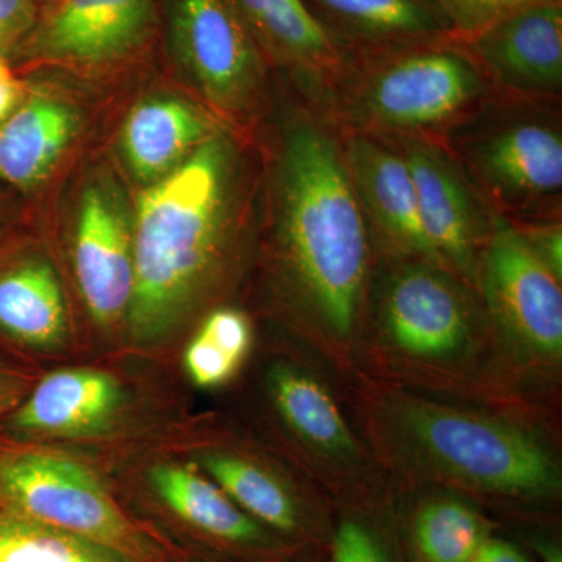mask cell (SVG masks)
<instances>
[{"instance_id": "d6986e66", "label": "cell", "mask_w": 562, "mask_h": 562, "mask_svg": "<svg viewBox=\"0 0 562 562\" xmlns=\"http://www.w3.org/2000/svg\"><path fill=\"white\" fill-rule=\"evenodd\" d=\"M325 31L364 43H432L450 35L427 0H303Z\"/></svg>"}, {"instance_id": "d6a6232c", "label": "cell", "mask_w": 562, "mask_h": 562, "mask_svg": "<svg viewBox=\"0 0 562 562\" xmlns=\"http://www.w3.org/2000/svg\"><path fill=\"white\" fill-rule=\"evenodd\" d=\"M14 392H16V383L5 373L0 372V408L9 405L13 401Z\"/></svg>"}, {"instance_id": "83f0119b", "label": "cell", "mask_w": 562, "mask_h": 562, "mask_svg": "<svg viewBox=\"0 0 562 562\" xmlns=\"http://www.w3.org/2000/svg\"><path fill=\"white\" fill-rule=\"evenodd\" d=\"M331 562H390L371 530L360 522L339 525L333 546Z\"/></svg>"}, {"instance_id": "44dd1931", "label": "cell", "mask_w": 562, "mask_h": 562, "mask_svg": "<svg viewBox=\"0 0 562 562\" xmlns=\"http://www.w3.org/2000/svg\"><path fill=\"white\" fill-rule=\"evenodd\" d=\"M257 43L302 68L335 66L339 49L303 0H231Z\"/></svg>"}, {"instance_id": "8992f818", "label": "cell", "mask_w": 562, "mask_h": 562, "mask_svg": "<svg viewBox=\"0 0 562 562\" xmlns=\"http://www.w3.org/2000/svg\"><path fill=\"white\" fill-rule=\"evenodd\" d=\"M483 280L492 313L508 335L538 357L560 358L561 279L528 236L498 225L484 255Z\"/></svg>"}, {"instance_id": "f546056e", "label": "cell", "mask_w": 562, "mask_h": 562, "mask_svg": "<svg viewBox=\"0 0 562 562\" xmlns=\"http://www.w3.org/2000/svg\"><path fill=\"white\" fill-rule=\"evenodd\" d=\"M24 95L21 80L5 58L0 57V122L20 106Z\"/></svg>"}, {"instance_id": "52a82bcc", "label": "cell", "mask_w": 562, "mask_h": 562, "mask_svg": "<svg viewBox=\"0 0 562 562\" xmlns=\"http://www.w3.org/2000/svg\"><path fill=\"white\" fill-rule=\"evenodd\" d=\"M173 38L209 101L228 111L249 105L261 81L260 52L231 0H177Z\"/></svg>"}, {"instance_id": "6da1fadb", "label": "cell", "mask_w": 562, "mask_h": 562, "mask_svg": "<svg viewBox=\"0 0 562 562\" xmlns=\"http://www.w3.org/2000/svg\"><path fill=\"white\" fill-rule=\"evenodd\" d=\"M277 217L292 280L338 338H349L369 268L364 210L338 143L308 121L284 133Z\"/></svg>"}, {"instance_id": "8fae6325", "label": "cell", "mask_w": 562, "mask_h": 562, "mask_svg": "<svg viewBox=\"0 0 562 562\" xmlns=\"http://www.w3.org/2000/svg\"><path fill=\"white\" fill-rule=\"evenodd\" d=\"M384 322L394 342L414 357H450L468 341L464 299L452 281L424 266L403 269L391 281Z\"/></svg>"}, {"instance_id": "277c9868", "label": "cell", "mask_w": 562, "mask_h": 562, "mask_svg": "<svg viewBox=\"0 0 562 562\" xmlns=\"http://www.w3.org/2000/svg\"><path fill=\"white\" fill-rule=\"evenodd\" d=\"M401 425L439 469L482 490L543 495L558 487L549 452L508 425L422 402L403 406Z\"/></svg>"}, {"instance_id": "836d02e7", "label": "cell", "mask_w": 562, "mask_h": 562, "mask_svg": "<svg viewBox=\"0 0 562 562\" xmlns=\"http://www.w3.org/2000/svg\"><path fill=\"white\" fill-rule=\"evenodd\" d=\"M539 553H541L543 562H562L561 552L554 547L541 546L539 547Z\"/></svg>"}, {"instance_id": "5b68a950", "label": "cell", "mask_w": 562, "mask_h": 562, "mask_svg": "<svg viewBox=\"0 0 562 562\" xmlns=\"http://www.w3.org/2000/svg\"><path fill=\"white\" fill-rule=\"evenodd\" d=\"M442 41L413 44L376 69L362 94L371 120L403 131L431 127L479 94L482 80L471 58Z\"/></svg>"}, {"instance_id": "9c48e42d", "label": "cell", "mask_w": 562, "mask_h": 562, "mask_svg": "<svg viewBox=\"0 0 562 562\" xmlns=\"http://www.w3.org/2000/svg\"><path fill=\"white\" fill-rule=\"evenodd\" d=\"M154 0H55L36 25L33 49L50 60L99 66L138 49Z\"/></svg>"}, {"instance_id": "4fadbf2b", "label": "cell", "mask_w": 562, "mask_h": 562, "mask_svg": "<svg viewBox=\"0 0 562 562\" xmlns=\"http://www.w3.org/2000/svg\"><path fill=\"white\" fill-rule=\"evenodd\" d=\"M403 158L412 171L422 227L436 258L471 273L475 210L460 173L441 150L420 140L405 143Z\"/></svg>"}, {"instance_id": "7a4b0ae2", "label": "cell", "mask_w": 562, "mask_h": 562, "mask_svg": "<svg viewBox=\"0 0 562 562\" xmlns=\"http://www.w3.org/2000/svg\"><path fill=\"white\" fill-rule=\"evenodd\" d=\"M231 180V146L213 135L140 192L127 312L136 342H154L171 331L209 280L227 235Z\"/></svg>"}, {"instance_id": "7402d4cb", "label": "cell", "mask_w": 562, "mask_h": 562, "mask_svg": "<svg viewBox=\"0 0 562 562\" xmlns=\"http://www.w3.org/2000/svg\"><path fill=\"white\" fill-rule=\"evenodd\" d=\"M269 391L281 417L306 442L331 457L357 452L330 392L312 375L291 366H277L269 375Z\"/></svg>"}, {"instance_id": "9a60e30c", "label": "cell", "mask_w": 562, "mask_h": 562, "mask_svg": "<svg viewBox=\"0 0 562 562\" xmlns=\"http://www.w3.org/2000/svg\"><path fill=\"white\" fill-rule=\"evenodd\" d=\"M149 482L173 522L198 538L247 552L269 546L265 527L191 465H157L150 472Z\"/></svg>"}, {"instance_id": "3957f363", "label": "cell", "mask_w": 562, "mask_h": 562, "mask_svg": "<svg viewBox=\"0 0 562 562\" xmlns=\"http://www.w3.org/2000/svg\"><path fill=\"white\" fill-rule=\"evenodd\" d=\"M0 506L27 519L99 543L138 562H168L83 465L50 453L0 460Z\"/></svg>"}, {"instance_id": "603a6c76", "label": "cell", "mask_w": 562, "mask_h": 562, "mask_svg": "<svg viewBox=\"0 0 562 562\" xmlns=\"http://www.w3.org/2000/svg\"><path fill=\"white\" fill-rule=\"evenodd\" d=\"M202 462L214 483L261 527L280 532L297 530L301 514L294 498L260 465L221 453L206 454Z\"/></svg>"}, {"instance_id": "e0dca14e", "label": "cell", "mask_w": 562, "mask_h": 562, "mask_svg": "<svg viewBox=\"0 0 562 562\" xmlns=\"http://www.w3.org/2000/svg\"><path fill=\"white\" fill-rule=\"evenodd\" d=\"M475 161L508 198H547L562 187V139L546 125L525 122L503 128L480 144Z\"/></svg>"}, {"instance_id": "484cf974", "label": "cell", "mask_w": 562, "mask_h": 562, "mask_svg": "<svg viewBox=\"0 0 562 562\" xmlns=\"http://www.w3.org/2000/svg\"><path fill=\"white\" fill-rule=\"evenodd\" d=\"M414 539L425 562H469L486 541V531L469 506L439 501L422 509Z\"/></svg>"}, {"instance_id": "1f68e13d", "label": "cell", "mask_w": 562, "mask_h": 562, "mask_svg": "<svg viewBox=\"0 0 562 562\" xmlns=\"http://www.w3.org/2000/svg\"><path fill=\"white\" fill-rule=\"evenodd\" d=\"M469 562H528V560L512 543L486 539Z\"/></svg>"}, {"instance_id": "4316f807", "label": "cell", "mask_w": 562, "mask_h": 562, "mask_svg": "<svg viewBox=\"0 0 562 562\" xmlns=\"http://www.w3.org/2000/svg\"><path fill=\"white\" fill-rule=\"evenodd\" d=\"M441 18L450 35L462 40L482 32L487 25L514 11L549 0H427Z\"/></svg>"}, {"instance_id": "2e32d148", "label": "cell", "mask_w": 562, "mask_h": 562, "mask_svg": "<svg viewBox=\"0 0 562 562\" xmlns=\"http://www.w3.org/2000/svg\"><path fill=\"white\" fill-rule=\"evenodd\" d=\"M214 135L210 121L190 103L154 98L138 103L122 131V150L136 179L154 183Z\"/></svg>"}, {"instance_id": "ac0fdd59", "label": "cell", "mask_w": 562, "mask_h": 562, "mask_svg": "<svg viewBox=\"0 0 562 562\" xmlns=\"http://www.w3.org/2000/svg\"><path fill=\"white\" fill-rule=\"evenodd\" d=\"M77 116L66 103L35 95L0 122V179L32 188L49 176L76 135Z\"/></svg>"}, {"instance_id": "f1b7e54d", "label": "cell", "mask_w": 562, "mask_h": 562, "mask_svg": "<svg viewBox=\"0 0 562 562\" xmlns=\"http://www.w3.org/2000/svg\"><path fill=\"white\" fill-rule=\"evenodd\" d=\"M35 25L33 0H0V57Z\"/></svg>"}, {"instance_id": "5bb4252c", "label": "cell", "mask_w": 562, "mask_h": 562, "mask_svg": "<svg viewBox=\"0 0 562 562\" xmlns=\"http://www.w3.org/2000/svg\"><path fill=\"white\" fill-rule=\"evenodd\" d=\"M124 395L110 373L66 369L41 380L10 427L29 435L81 436L102 431L120 413Z\"/></svg>"}, {"instance_id": "30bf717a", "label": "cell", "mask_w": 562, "mask_h": 562, "mask_svg": "<svg viewBox=\"0 0 562 562\" xmlns=\"http://www.w3.org/2000/svg\"><path fill=\"white\" fill-rule=\"evenodd\" d=\"M464 41L472 60L505 87L527 92L561 87V0L514 11Z\"/></svg>"}, {"instance_id": "d4e9b609", "label": "cell", "mask_w": 562, "mask_h": 562, "mask_svg": "<svg viewBox=\"0 0 562 562\" xmlns=\"http://www.w3.org/2000/svg\"><path fill=\"white\" fill-rule=\"evenodd\" d=\"M249 321L236 310H217L184 353V366L199 387H217L227 382L249 351Z\"/></svg>"}, {"instance_id": "cb8c5ba5", "label": "cell", "mask_w": 562, "mask_h": 562, "mask_svg": "<svg viewBox=\"0 0 562 562\" xmlns=\"http://www.w3.org/2000/svg\"><path fill=\"white\" fill-rule=\"evenodd\" d=\"M0 562H138L0 506Z\"/></svg>"}, {"instance_id": "ba28073f", "label": "cell", "mask_w": 562, "mask_h": 562, "mask_svg": "<svg viewBox=\"0 0 562 562\" xmlns=\"http://www.w3.org/2000/svg\"><path fill=\"white\" fill-rule=\"evenodd\" d=\"M74 265L92 319L101 325L121 319L135 283L132 227L116 195L99 184L81 195Z\"/></svg>"}, {"instance_id": "ffe728a7", "label": "cell", "mask_w": 562, "mask_h": 562, "mask_svg": "<svg viewBox=\"0 0 562 562\" xmlns=\"http://www.w3.org/2000/svg\"><path fill=\"white\" fill-rule=\"evenodd\" d=\"M66 305L60 281L43 261L24 262L0 276V330L25 346L65 341Z\"/></svg>"}, {"instance_id": "7c38bea8", "label": "cell", "mask_w": 562, "mask_h": 562, "mask_svg": "<svg viewBox=\"0 0 562 562\" xmlns=\"http://www.w3.org/2000/svg\"><path fill=\"white\" fill-rule=\"evenodd\" d=\"M362 210L402 249L438 260L422 227L408 162L375 140L355 136L344 151Z\"/></svg>"}, {"instance_id": "4dcf8cb0", "label": "cell", "mask_w": 562, "mask_h": 562, "mask_svg": "<svg viewBox=\"0 0 562 562\" xmlns=\"http://www.w3.org/2000/svg\"><path fill=\"white\" fill-rule=\"evenodd\" d=\"M530 239L542 260L552 268L558 277H562V235L561 227H553Z\"/></svg>"}]
</instances>
